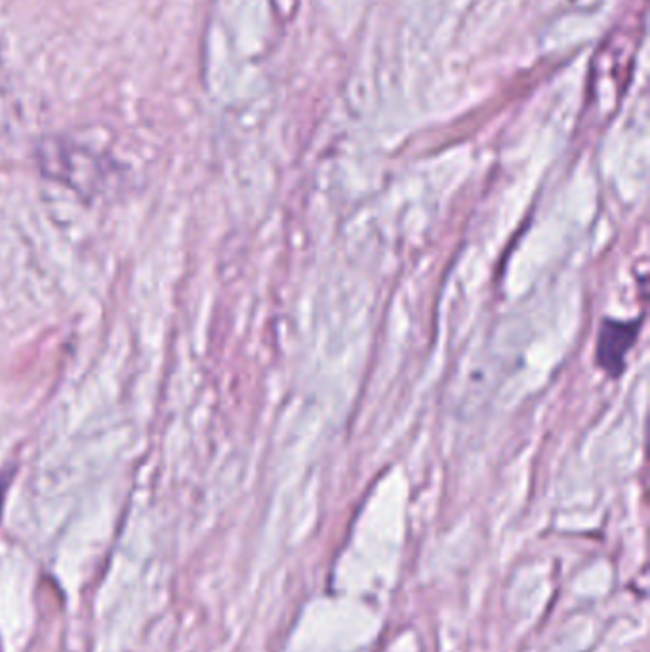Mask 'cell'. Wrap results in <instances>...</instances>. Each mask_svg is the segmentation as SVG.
<instances>
[{
	"label": "cell",
	"instance_id": "cell-1",
	"mask_svg": "<svg viewBox=\"0 0 650 652\" xmlns=\"http://www.w3.org/2000/svg\"><path fill=\"white\" fill-rule=\"evenodd\" d=\"M639 326L635 323H603L599 344H597V361L609 372L610 376H620L626 367V355L633 347Z\"/></svg>",
	"mask_w": 650,
	"mask_h": 652
}]
</instances>
